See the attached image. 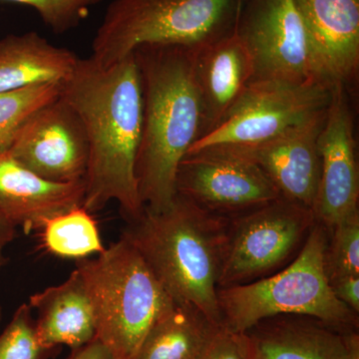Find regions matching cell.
Instances as JSON below:
<instances>
[{
  "instance_id": "21",
  "label": "cell",
  "mask_w": 359,
  "mask_h": 359,
  "mask_svg": "<svg viewBox=\"0 0 359 359\" xmlns=\"http://www.w3.org/2000/svg\"><path fill=\"white\" fill-rule=\"evenodd\" d=\"M39 231L42 248L63 259H87L105 250L95 219L82 205L49 219Z\"/></svg>"
},
{
  "instance_id": "24",
  "label": "cell",
  "mask_w": 359,
  "mask_h": 359,
  "mask_svg": "<svg viewBox=\"0 0 359 359\" xmlns=\"http://www.w3.org/2000/svg\"><path fill=\"white\" fill-rule=\"evenodd\" d=\"M58 348L44 346L37 337L29 304H21L0 334V359H48Z\"/></svg>"
},
{
  "instance_id": "18",
  "label": "cell",
  "mask_w": 359,
  "mask_h": 359,
  "mask_svg": "<svg viewBox=\"0 0 359 359\" xmlns=\"http://www.w3.org/2000/svg\"><path fill=\"white\" fill-rule=\"evenodd\" d=\"M28 304L36 311L35 328L44 346L76 351L96 339L93 304L76 268L60 285L32 294Z\"/></svg>"
},
{
  "instance_id": "14",
  "label": "cell",
  "mask_w": 359,
  "mask_h": 359,
  "mask_svg": "<svg viewBox=\"0 0 359 359\" xmlns=\"http://www.w3.org/2000/svg\"><path fill=\"white\" fill-rule=\"evenodd\" d=\"M325 114L327 110L263 145L233 151L254 161L280 198L313 210L320 173L318 137Z\"/></svg>"
},
{
  "instance_id": "15",
  "label": "cell",
  "mask_w": 359,
  "mask_h": 359,
  "mask_svg": "<svg viewBox=\"0 0 359 359\" xmlns=\"http://www.w3.org/2000/svg\"><path fill=\"white\" fill-rule=\"evenodd\" d=\"M194 73L202 107L201 137L223 121L254 79V61L233 32L195 52Z\"/></svg>"
},
{
  "instance_id": "9",
  "label": "cell",
  "mask_w": 359,
  "mask_h": 359,
  "mask_svg": "<svg viewBox=\"0 0 359 359\" xmlns=\"http://www.w3.org/2000/svg\"><path fill=\"white\" fill-rule=\"evenodd\" d=\"M176 193L224 218H233L280 198L254 161L229 149L187 154L177 171Z\"/></svg>"
},
{
  "instance_id": "31",
  "label": "cell",
  "mask_w": 359,
  "mask_h": 359,
  "mask_svg": "<svg viewBox=\"0 0 359 359\" xmlns=\"http://www.w3.org/2000/svg\"><path fill=\"white\" fill-rule=\"evenodd\" d=\"M2 320V308L1 304H0V321Z\"/></svg>"
},
{
  "instance_id": "5",
  "label": "cell",
  "mask_w": 359,
  "mask_h": 359,
  "mask_svg": "<svg viewBox=\"0 0 359 359\" xmlns=\"http://www.w3.org/2000/svg\"><path fill=\"white\" fill-rule=\"evenodd\" d=\"M243 0H113L92 43V60L110 67L145 45L197 51L237 27Z\"/></svg>"
},
{
  "instance_id": "29",
  "label": "cell",
  "mask_w": 359,
  "mask_h": 359,
  "mask_svg": "<svg viewBox=\"0 0 359 359\" xmlns=\"http://www.w3.org/2000/svg\"><path fill=\"white\" fill-rule=\"evenodd\" d=\"M16 229L13 222L0 211V269L4 268L8 262L4 250L15 238Z\"/></svg>"
},
{
  "instance_id": "22",
  "label": "cell",
  "mask_w": 359,
  "mask_h": 359,
  "mask_svg": "<svg viewBox=\"0 0 359 359\" xmlns=\"http://www.w3.org/2000/svg\"><path fill=\"white\" fill-rule=\"evenodd\" d=\"M61 84H41L0 92V153L6 152L16 135L37 111L60 97Z\"/></svg>"
},
{
  "instance_id": "17",
  "label": "cell",
  "mask_w": 359,
  "mask_h": 359,
  "mask_svg": "<svg viewBox=\"0 0 359 359\" xmlns=\"http://www.w3.org/2000/svg\"><path fill=\"white\" fill-rule=\"evenodd\" d=\"M349 332L313 316L282 314L244 334L250 359H344Z\"/></svg>"
},
{
  "instance_id": "28",
  "label": "cell",
  "mask_w": 359,
  "mask_h": 359,
  "mask_svg": "<svg viewBox=\"0 0 359 359\" xmlns=\"http://www.w3.org/2000/svg\"><path fill=\"white\" fill-rule=\"evenodd\" d=\"M68 359H115V358L110 349L96 337L86 346L80 347L76 351H72Z\"/></svg>"
},
{
  "instance_id": "20",
  "label": "cell",
  "mask_w": 359,
  "mask_h": 359,
  "mask_svg": "<svg viewBox=\"0 0 359 359\" xmlns=\"http://www.w3.org/2000/svg\"><path fill=\"white\" fill-rule=\"evenodd\" d=\"M222 327L196 306L174 302L149 330L135 359H202Z\"/></svg>"
},
{
  "instance_id": "25",
  "label": "cell",
  "mask_w": 359,
  "mask_h": 359,
  "mask_svg": "<svg viewBox=\"0 0 359 359\" xmlns=\"http://www.w3.org/2000/svg\"><path fill=\"white\" fill-rule=\"evenodd\" d=\"M32 7L55 34L76 28L103 0H0Z\"/></svg>"
},
{
  "instance_id": "3",
  "label": "cell",
  "mask_w": 359,
  "mask_h": 359,
  "mask_svg": "<svg viewBox=\"0 0 359 359\" xmlns=\"http://www.w3.org/2000/svg\"><path fill=\"white\" fill-rule=\"evenodd\" d=\"M228 222L176 195L164 211L144 208L121 238L175 302L196 306L222 327L218 283Z\"/></svg>"
},
{
  "instance_id": "16",
  "label": "cell",
  "mask_w": 359,
  "mask_h": 359,
  "mask_svg": "<svg viewBox=\"0 0 359 359\" xmlns=\"http://www.w3.org/2000/svg\"><path fill=\"white\" fill-rule=\"evenodd\" d=\"M85 182L55 183L33 173L9 154L0 153V211L25 233L83 204Z\"/></svg>"
},
{
  "instance_id": "12",
  "label": "cell",
  "mask_w": 359,
  "mask_h": 359,
  "mask_svg": "<svg viewBox=\"0 0 359 359\" xmlns=\"http://www.w3.org/2000/svg\"><path fill=\"white\" fill-rule=\"evenodd\" d=\"M353 127L346 86L334 85L318 137L320 173L313 209L316 222L328 231L359 212V173Z\"/></svg>"
},
{
  "instance_id": "30",
  "label": "cell",
  "mask_w": 359,
  "mask_h": 359,
  "mask_svg": "<svg viewBox=\"0 0 359 359\" xmlns=\"http://www.w3.org/2000/svg\"><path fill=\"white\" fill-rule=\"evenodd\" d=\"M344 359H359V337L358 332H349L348 337H347V353Z\"/></svg>"
},
{
  "instance_id": "6",
  "label": "cell",
  "mask_w": 359,
  "mask_h": 359,
  "mask_svg": "<svg viewBox=\"0 0 359 359\" xmlns=\"http://www.w3.org/2000/svg\"><path fill=\"white\" fill-rule=\"evenodd\" d=\"M96 318V337L115 359H135L149 330L174 304L139 252L126 240L95 259H78Z\"/></svg>"
},
{
  "instance_id": "8",
  "label": "cell",
  "mask_w": 359,
  "mask_h": 359,
  "mask_svg": "<svg viewBox=\"0 0 359 359\" xmlns=\"http://www.w3.org/2000/svg\"><path fill=\"white\" fill-rule=\"evenodd\" d=\"M316 223L313 210L283 198L229 218L219 289L255 282L290 263Z\"/></svg>"
},
{
  "instance_id": "27",
  "label": "cell",
  "mask_w": 359,
  "mask_h": 359,
  "mask_svg": "<svg viewBox=\"0 0 359 359\" xmlns=\"http://www.w3.org/2000/svg\"><path fill=\"white\" fill-rule=\"evenodd\" d=\"M330 285L337 299L359 313V276H344Z\"/></svg>"
},
{
  "instance_id": "10",
  "label": "cell",
  "mask_w": 359,
  "mask_h": 359,
  "mask_svg": "<svg viewBox=\"0 0 359 359\" xmlns=\"http://www.w3.org/2000/svg\"><path fill=\"white\" fill-rule=\"evenodd\" d=\"M236 32L254 61L252 81L320 83L294 0H243Z\"/></svg>"
},
{
  "instance_id": "1",
  "label": "cell",
  "mask_w": 359,
  "mask_h": 359,
  "mask_svg": "<svg viewBox=\"0 0 359 359\" xmlns=\"http://www.w3.org/2000/svg\"><path fill=\"white\" fill-rule=\"evenodd\" d=\"M60 97L82 123L89 144L82 207L100 211L111 201L126 222L144 211L135 164L140 145L143 101L140 73L134 53L110 67L92 58L80 59L60 86Z\"/></svg>"
},
{
  "instance_id": "11",
  "label": "cell",
  "mask_w": 359,
  "mask_h": 359,
  "mask_svg": "<svg viewBox=\"0 0 359 359\" xmlns=\"http://www.w3.org/2000/svg\"><path fill=\"white\" fill-rule=\"evenodd\" d=\"M8 153L47 181L85 182L88 139L76 111L61 97L37 111L23 125Z\"/></svg>"
},
{
  "instance_id": "13",
  "label": "cell",
  "mask_w": 359,
  "mask_h": 359,
  "mask_svg": "<svg viewBox=\"0 0 359 359\" xmlns=\"http://www.w3.org/2000/svg\"><path fill=\"white\" fill-rule=\"evenodd\" d=\"M301 14L314 77L347 85L359 67V0H294Z\"/></svg>"
},
{
  "instance_id": "2",
  "label": "cell",
  "mask_w": 359,
  "mask_h": 359,
  "mask_svg": "<svg viewBox=\"0 0 359 359\" xmlns=\"http://www.w3.org/2000/svg\"><path fill=\"white\" fill-rule=\"evenodd\" d=\"M195 52L168 45H145L133 52L143 101L135 177L142 204L150 211H164L172 204L180 163L200 138Z\"/></svg>"
},
{
  "instance_id": "4",
  "label": "cell",
  "mask_w": 359,
  "mask_h": 359,
  "mask_svg": "<svg viewBox=\"0 0 359 359\" xmlns=\"http://www.w3.org/2000/svg\"><path fill=\"white\" fill-rule=\"evenodd\" d=\"M328 231L316 222L299 254L285 269L263 278L218 290L222 327L244 334L259 321L282 314L318 318L355 332L358 313L337 299L325 271Z\"/></svg>"
},
{
  "instance_id": "26",
  "label": "cell",
  "mask_w": 359,
  "mask_h": 359,
  "mask_svg": "<svg viewBox=\"0 0 359 359\" xmlns=\"http://www.w3.org/2000/svg\"><path fill=\"white\" fill-rule=\"evenodd\" d=\"M202 359H250L247 337L222 327Z\"/></svg>"
},
{
  "instance_id": "23",
  "label": "cell",
  "mask_w": 359,
  "mask_h": 359,
  "mask_svg": "<svg viewBox=\"0 0 359 359\" xmlns=\"http://www.w3.org/2000/svg\"><path fill=\"white\" fill-rule=\"evenodd\" d=\"M325 266L328 283L359 276V212L328 231Z\"/></svg>"
},
{
  "instance_id": "19",
  "label": "cell",
  "mask_w": 359,
  "mask_h": 359,
  "mask_svg": "<svg viewBox=\"0 0 359 359\" xmlns=\"http://www.w3.org/2000/svg\"><path fill=\"white\" fill-rule=\"evenodd\" d=\"M78 60L74 52L47 41L35 32L0 39V92L41 84H61Z\"/></svg>"
},
{
  "instance_id": "7",
  "label": "cell",
  "mask_w": 359,
  "mask_h": 359,
  "mask_svg": "<svg viewBox=\"0 0 359 359\" xmlns=\"http://www.w3.org/2000/svg\"><path fill=\"white\" fill-rule=\"evenodd\" d=\"M332 87L255 80L223 121L201 137L187 154L207 149L247 150L278 138L327 109Z\"/></svg>"
}]
</instances>
